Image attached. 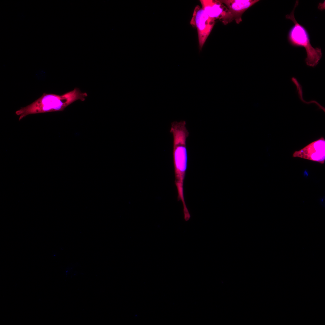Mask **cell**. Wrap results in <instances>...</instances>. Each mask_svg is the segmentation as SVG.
<instances>
[{
    "instance_id": "5",
    "label": "cell",
    "mask_w": 325,
    "mask_h": 325,
    "mask_svg": "<svg viewBox=\"0 0 325 325\" xmlns=\"http://www.w3.org/2000/svg\"><path fill=\"white\" fill-rule=\"evenodd\" d=\"M293 157H299L324 163L325 160V140L322 137L293 153Z\"/></svg>"
},
{
    "instance_id": "1",
    "label": "cell",
    "mask_w": 325,
    "mask_h": 325,
    "mask_svg": "<svg viewBox=\"0 0 325 325\" xmlns=\"http://www.w3.org/2000/svg\"><path fill=\"white\" fill-rule=\"evenodd\" d=\"M87 96L86 93L81 92L78 88L61 95L44 93L31 104L16 111L15 113L20 120L29 115L62 111L77 100L84 101Z\"/></svg>"
},
{
    "instance_id": "3",
    "label": "cell",
    "mask_w": 325,
    "mask_h": 325,
    "mask_svg": "<svg viewBox=\"0 0 325 325\" xmlns=\"http://www.w3.org/2000/svg\"><path fill=\"white\" fill-rule=\"evenodd\" d=\"M299 4V1L296 0L293 9L289 14L286 16V19L291 20L294 25L289 30L288 35V39L289 43L296 47H302L305 48L307 57L305 60L307 64L314 67L318 63L322 55L321 50L319 48H314L311 44L310 37L306 29L299 24L294 16V11Z\"/></svg>"
},
{
    "instance_id": "4",
    "label": "cell",
    "mask_w": 325,
    "mask_h": 325,
    "mask_svg": "<svg viewBox=\"0 0 325 325\" xmlns=\"http://www.w3.org/2000/svg\"><path fill=\"white\" fill-rule=\"evenodd\" d=\"M215 21L208 16L201 7L199 5L195 7L190 23L197 29L200 50L212 31Z\"/></svg>"
},
{
    "instance_id": "6",
    "label": "cell",
    "mask_w": 325,
    "mask_h": 325,
    "mask_svg": "<svg viewBox=\"0 0 325 325\" xmlns=\"http://www.w3.org/2000/svg\"><path fill=\"white\" fill-rule=\"evenodd\" d=\"M201 7L208 16L213 20H219L224 24L233 20L226 7L217 0H200Z\"/></svg>"
},
{
    "instance_id": "2",
    "label": "cell",
    "mask_w": 325,
    "mask_h": 325,
    "mask_svg": "<svg viewBox=\"0 0 325 325\" xmlns=\"http://www.w3.org/2000/svg\"><path fill=\"white\" fill-rule=\"evenodd\" d=\"M184 121H174L171 123L170 132L173 136V156L176 184H183L187 167V155L186 146L189 132Z\"/></svg>"
},
{
    "instance_id": "7",
    "label": "cell",
    "mask_w": 325,
    "mask_h": 325,
    "mask_svg": "<svg viewBox=\"0 0 325 325\" xmlns=\"http://www.w3.org/2000/svg\"><path fill=\"white\" fill-rule=\"evenodd\" d=\"M226 7L233 20L239 24L242 21L243 14L258 0H221Z\"/></svg>"
}]
</instances>
